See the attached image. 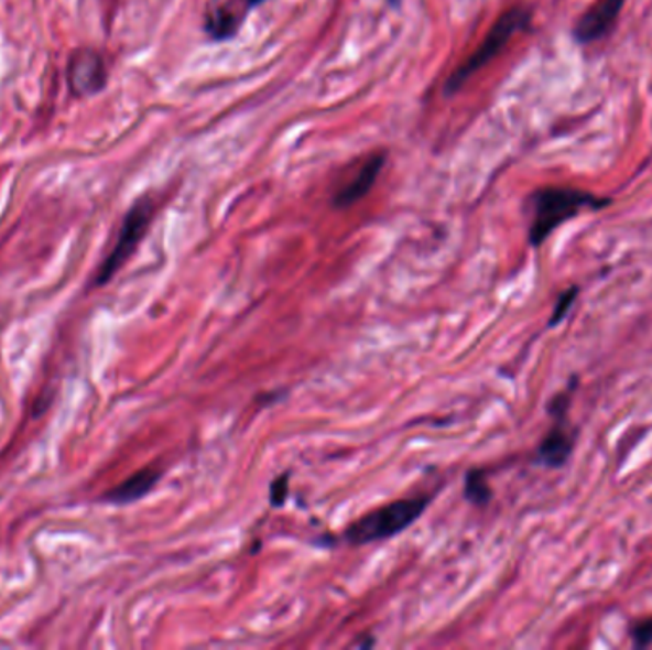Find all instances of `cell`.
<instances>
[{"mask_svg":"<svg viewBox=\"0 0 652 650\" xmlns=\"http://www.w3.org/2000/svg\"><path fill=\"white\" fill-rule=\"evenodd\" d=\"M612 205V198L599 197L596 193L578 189V187H563V185H547L540 187L529 197L531 210V226H529V242L531 247L540 248L570 219L589 210H602Z\"/></svg>","mask_w":652,"mask_h":650,"instance_id":"cell-1","label":"cell"},{"mask_svg":"<svg viewBox=\"0 0 652 650\" xmlns=\"http://www.w3.org/2000/svg\"><path fill=\"white\" fill-rule=\"evenodd\" d=\"M432 502V495H419L380 506L349 524L341 540L357 548L391 540L416 523Z\"/></svg>","mask_w":652,"mask_h":650,"instance_id":"cell-2","label":"cell"},{"mask_svg":"<svg viewBox=\"0 0 652 650\" xmlns=\"http://www.w3.org/2000/svg\"><path fill=\"white\" fill-rule=\"evenodd\" d=\"M531 20L532 14L529 8H511L506 14L500 15L495 28L490 29L489 35L485 36L481 46L447 78L445 96H454L458 93L461 86L468 83L471 75H476L479 69L489 64L490 59H495L506 48V44L510 43L515 33L529 28Z\"/></svg>","mask_w":652,"mask_h":650,"instance_id":"cell-3","label":"cell"},{"mask_svg":"<svg viewBox=\"0 0 652 650\" xmlns=\"http://www.w3.org/2000/svg\"><path fill=\"white\" fill-rule=\"evenodd\" d=\"M153 214H155V203L148 197L140 198L128 210L127 216L122 219L119 239L115 242L113 250L109 252V256L98 269L96 279H94V286H106L121 271L122 266L132 258L135 248L140 247L143 237L148 235V229H150L151 221H153Z\"/></svg>","mask_w":652,"mask_h":650,"instance_id":"cell-4","label":"cell"},{"mask_svg":"<svg viewBox=\"0 0 652 650\" xmlns=\"http://www.w3.org/2000/svg\"><path fill=\"white\" fill-rule=\"evenodd\" d=\"M626 0H596L591 7L578 18L573 28L576 43L591 44L609 35L610 29L618 22V15L624 8Z\"/></svg>","mask_w":652,"mask_h":650,"instance_id":"cell-5","label":"cell"},{"mask_svg":"<svg viewBox=\"0 0 652 650\" xmlns=\"http://www.w3.org/2000/svg\"><path fill=\"white\" fill-rule=\"evenodd\" d=\"M576 446V432L567 430V420H555V425L542 438L536 448V462L542 466L559 469L565 466Z\"/></svg>","mask_w":652,"mask_h":650,"instance_id":"cell-6","label":"cell"},{"mask_svg":"<svg viewBox=\"0 0 652 650\" xmlns=\"http://www.w3.org/2000/svg\"><path fill=\"white\" fill-rule=\"evenodd\" d=\"M69 78L73 90L80 96L100 93L106 85V65L93 50H78L69 65Z\"/></svg>","mask_w":652,"mask_h":650,"instance_id":"cell-7","label":"cell"},{"mask_svg":"<svg viewBox=\"0 0 652 650\" xmlns=\"http://www.w3.org/2000/svg\"><path fill=\"white\" fill-rule=\"evenodd\" d=\"M383 164H385V155H382V153L370 156L369 161L362 164L361 170L357 172V176L334 195V206L336 208H348V206L359 203L362 197H367L370 189L377 184L378 176L382 174Z\"/></svg>","mask_w":652,"mask_h":650,"instance_id":"cell-8","label":"cell"},{"mask_svg":"<svg viewBox=\"0 0 652 650\" xmlns=\"http://www.w3.org/2000/svg\"><path fill=\"white\" fill-rule=\"evenodd\" d=\"M161 477H163V469L145 467V469H140L132 477H128L127 481L111 488L109 492L101 496V500L107 503H115V506L138 502V500H142L143 496L150 495L151 490L156 487V483L161 481Z\"/></svg>","mask_w":652,"mask_h":650,"instance_id":"cell-9","label":"cell"},{"mask_svg":"<svg viewBox=\"0 0 652 650\" xmlns=\"http://www.w3.org/2000/svg\"><path fill=\"white\" fill-rule=\"evenodd\" d=\"M241 23L242 15L235 14L233 10L216 8L210 14L206 15L205 29L214 41H229V39L237 35Z\"/></svg>","mask_w":652,"mask_h":650,"instance_id":"cell-10","label":"cell"},{"mask_svg":"<svg viewBox=\"0 0 652 650\" xmlns=\"http://www.w3.org/2000/svg\"><path fill=\"white\" fill-rule=\"evenodd\" d=\"M464 498L474 506H487L492 500V487L487 481V472L469 469L464 479Z\"/></svg>","mask_w":652,"mask_h":650,"instance_id":"cell-11","label":"cell"},{"mask_svg":"<svg viewBox=\"0 0 652 650\" xmlns=\"http://www.w3.org/2000/svg\"><path fill=\"white\" fill-rule=\"evenodd\" d=\"M578 376H573L570 380H568L567 388L563 389L561 393L553 397L552 401L547 403V414L553 418V420H567L568 410H570V404H573V397H575L576 389H578Z\"/></svg>","mask_w":652,"mask_h":650,"instance_id":"cell-12","label":"cell"},{"mask_svg":"<svg viewBox=\"0 0 652 650\" xmlns=\"http://www.w3.org/2000/svg\"><path fill=\"white\" fill-rule=\"evenodd\" d=\"M578 294H580L578 286H568L567 290L561 292L557 302H555V307H553L552 317L547 321V328H555L568 317V313L575 307Z\"/></svg>","mask_w":652,"mask_h":650,"instance_id":"cell-13","label":"cell"},{"mask_svg":"<svg viewBox=\"0 0 652 650\" xmlns=\"http://www.w3.org/2000/svg\"><path fill=\"white\" fill-rule=\"evenodd\" d=\"M631 643L635 649H646L652 644V618L639 620L630 629Z\"/></svg>","mask_w":652,"mask_h":650,"instance_id":"cell-14","label":"cell"},{"mask_svg":"<svg viewBox=\"0 0 652 650\" xmlns=\"http://www.w3.org/2000/svg\"><path fill=\"white\" fill-rule=\"evenodd\" d=\"M291 475H279L273 479L270 487V502L273 508H281L289 498V487H291Z\"/></svg>","mask_w":652,"mask_h":650,"instance_id":"cell-15","label":"cell"},{"mask_svg":"<svg viewBox=\"0 0 652 650\" xmlns=\"http://www.w3.org/2000/svg\"><path fill=\"white\" fill-rule=\"evenodd\" d=\"M260 2H263V0H247V4H249L250 8L256 7V4H260Z\"/></svg>","mask_w":652,"mask_h":650,"instance_id":"cell-16","label":"cell"},{"mask_svg":"<svg viewBox=\"0 0 652 650\" xmlns=\"http://www.w3.org/2000/svg\"><path fill=\"white\" fill-rule=\"evenodd\" d=\"M388 2H390L391 7L398 8L399 7V2H401V0H388Z\"/></svg>","mask_w":652,"mask_h":650,"instance_id":"cell-17","label":"cell"}]
</instances>
